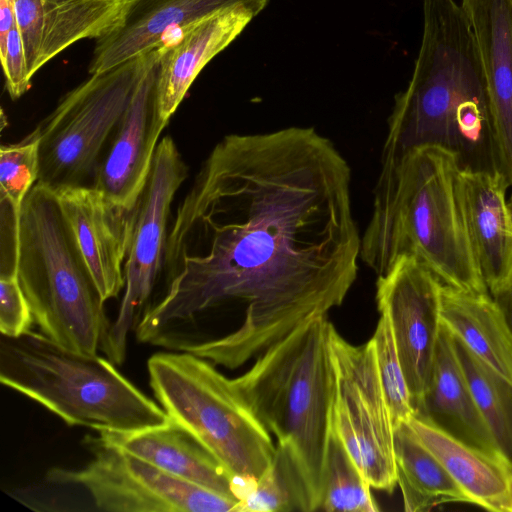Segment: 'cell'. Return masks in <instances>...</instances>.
I'll return each mask as SVG.
<instances>
[{
    "label": "cell",
    "mask_w": 512,
    "mask_h": 512,
    "mask_svg": "<svg viewBox=\"0 0 512 512\" xmlns=\"http://www.w3.org/2000/svg\"><path fill=\"white\" fill-rule=\"evenodd\" d=\"M441 286L438 277L411 255L401 256L377 276V309L390 320L414 413L428 388L440 336Z\"/></svg>",
    "instance_id": "cell-12"
},
{
    "label": "cell",
    "mask_w": 512,
    "mask_h": 512,
    "mask_svg": "<svg viewBox=\"0 0 512 512\" xmlns=\"http://www.w3.org/2000/svg\"><path fill=\"white\" fill-rule=\"evenodd\" d=\"M487 94L474 37L455 0H423V33L412 77L395 96L381 161L423 147L450 150L457 117Z\"/></svg>",
    "instance_id": "cell-6"
},
{
    "label": "cell",
    "mask_w": 512,
    "mask_h": 512,
    "mask_svg": "<svg viewBox=\"0 0 512 512\" xmlns=\"http://www.w3.org/2000/svg\"><path fill=\"white\" fill-rule=\"evenodd\" d=\"M327 315L308 319L232 379L251 411L277 438L299 480L305 512L321 508L333 402Z\"/></svg>",
    "instance_id": "cell-3"
},
{
    "label": "cell",
    "mask_w": 512,
    "mask_h": 512,
    "mask_svg": "<svg viewBox=\"0 0 512 512\" xmlns=\"http://www.w3.org/2000/svg\"><path fill=\"white\" fill-rule=\"evenodd\" d=\"M394 462L405 511H427L444 503H469L444 466L418 439L408 421L394 425Z\"/></svg>",
    "instance_id": "cell-24"
},
{
    "label": "cell",
    "mask_w": 512,
    "mask_h": 512,
    "mask_svg": "<svg viewBox=\"0 0 512 512\" xmlns=\"http://www.w3.org/2000/svg\"><path fill=\"white\" fill-rule=\"evenodd\" d=\"M0 381L69 426L128 433L170 420L109 359L70 350L31 330L1 336Z\"/></svg>",
    "instance_id": "cell-5"
},
{
    "label": "cell",
    "mask_w": 512,
    "mask_h": 512,
    "mask_svg": "<svg viewBox=\"0 0 512 512\" xmlns=\"http://www.w3.org/2000/svg\"><path fill=\"white\" fill-rule=\"evenodd\" d=\"M264 9L239 5L215 13L178 31L161 46L156 74V105L168 124L202 69L227 48Z\"/></svg>",
    "instance_id": "cell-17"
},
{
    "label": "cell",
    "mask_w": 512,
    "mask_h": 512,
    "mask_svg": "<svg viewBox=\"0 0 512 512\" xmlns=\"http://www.w3.org/2000/svg\"><path fill=\"white\" fill-rule=\"evenodd\" d=\"M333 366L331 426L372 488L397 485L394 425L380 382L372 340L354 345L330 327Z\"/></svg>",
    "instance_id": "cell-9"
},
{
    "label": "cell",
    "mask_w": 512,
    "mask_h": 512,
    "mask_svg": "<svg viewBox=\"0 0 512 512\" xmlns=\"http://www.w3.org/2000/svg\"><path fill=\"white\" fill-rule=\"evenodd\" d=\"M14 262L34 322L73 351H103L111 327L104 299L62 213L56 193L37 183L13 219Z\"/></svg>",
    "instance_id": "cell-4"
},
{
    "label": "cell",
    "mask_w": 512,
    "mask_h": 512,
    "mask_svg": "<svg viewBox=\"0 0 512 512\" xmlns=\"http://www.w3.org/2000/svg\"><path fill=\"white\" fill-rule=\"evenodd\" d=\"M452 339L479 412L500 456L512 468V382L477 357L460 339L454 335Z\"/></svg>",
    "instance_id": "cell-25"
},
{
    "label": "cell",
    "mask_w": 512,
    "mask_h": 512,
    "mask_svg": "<svg viewBox=\"0 0 512 512\" xmlns=\"http://www.w3.org/2000/svg\"><path fill=\"white\" fill-rule=\"evenodd\" d=\"M98 433L104 441L176 478L239 501L233 480L222 465L194 436L172 419L165 425L134 432Z\"/></svg>",
    "instance_id": "cell-21"
},
{
    "label": "cell",
    "mask_w": 512,
    "mask_h": 512,
    "mask_svg": "<svg viewBox=\"0 0 512 512\" xmlns=\"http://www.w3.org/2000/svg\"><path fill=\"white\" fill-rule=\"evenodd\" d=\"M408 423L469 503L490 511L512 512V468L502 457L465 444L419 417H411Z\"/></svg>",
    "instance_id": "cell-22"
},
{
    "label": "cell",
    "mask_w": 512,
    "mask_h": 512,
    "mask_svg": "<svg viewBox=\"0 0 512 512\" xmlns=\"http://www.w3.org/2000/svg\"><path fill=\"white\" fill-rule=\"evenodd\" d=\"M512 337V275L505 285L491 293Z\"/></svg>",
    "instance_id": "cell-32"
},
{
    "label": "cell",
    "mask_w": 512,
    "mask_h": 512,
    "mask_svg": "<svg viewBox=\"0 0 512 512\" xmlns=\"http://www.w3.org/2000/svg\"><path fill=\"white\" fill-rule=\"evenodd\" d=\"M371 340L374 345L380 382L389 406L393 425L400 421H408L415 413L391 323L385 313H380Z\"/></svg>",
    "instance_id": "cell-28"
},
{
    "label": "cell",
    "mask_w": 512,
    "mask_h": 512,
    "mask_svg": "<svg viewBox=\"0 0 512 512\" xmlns=\"http://www.w3.org/2000/svg\"><path fill=\"white\" fill-rule=\"evenodd\" d=\"M0 58L6 90L12 100H17L31 87L22 39L17 25L9 32L6 41L0 45Z\"/></svg>",
    "instance_id": "cell-31"
},
{
    "label": "cell",
    "mask_w": 512,
    "mask_h": 512,
    "mask_svg": "<svg viewBox=\"0 0 512 512\" xmlns=\"http://www.w3.org/2000/svg\"><path fill=\"white\" fill-rule=\"evenodd\" d=\"M27 74L83 39H98L119 21L128 0H13Z\"/></svg>",
    "instance_id": "cell-16"
},
{
    "label": "cell",
    "mask_w": 512,
    "mask_h": 512,
    "mask_svg": "<svg viewBox=\"0 0 512 512\" xmlns=\"http://www.w3.org/2000/svg\"><path fill=\"white\" fill-rule=\"evenodd\" d=\"M456 155L423 146L381 161L360 259L377 276L411 255L445 285L489 292L467 237L456 194Z\"/></svg>",
    "instance_id": "cell-2"
},
{
    "label": "cell",
    "mask_w": 512,
    "mask_h": 512,
    "mask_svg": "<svg viewBox=\"0 0 512 512\" xmlns=\"http://www.w3.org/2000/svg\"><path fill=\"white\" fill-rule=\"evenodd\" d=\"M93 454L79 469L55 467L47 481L87 491L106 512H238L239 501L176 478L98 437H87Z\"/></svg>",
    "instance_id": "cell-10"
},
{
    "label": "cell",
    "mask_w": 512,
    "mask_h": 512,
    "mask_svg": "<svg viewBox=\"0 0 512 512\" xmlns=\"http://www.w3.org/2000/svg\"><path fill=\"white\" fill-rule=\"evenodd\" d=\"M440 314L452 335L512 382V337L489 292H471L442 283Z\"/></svg>",
    "instance_id": "cell-23"
},
{
    "label": "cell",
    "mask_w": 512,
    "mask_h": 512,
    "mask_svg": "<svg viewBox=\"0 0 512 512\" xmlns=\"http://www.w3.org/2000/svg\"><path fill=\"white\" fill-rule=\"evenodd\" d=\"M510 185L499 173L460 169L456 194L470 247L489 291L512 275V224L505 193Z\"/></svg>",
    "instance_id": "cell-18"
},
{
    "label": "cell",
    "mask_w": 512,
    "mask_h": 512,
    "mask_svg": "<svg viewBox=\"0 0 512 512\" xmlns=\"http://www.w3.org/2000/svg\"><path fill=\"white\" fill-rule=\"evenodd\" d=\"M304 511L302 491L288 459L276 449L270 467L240 501L238 512Z\"/></svg>",
    "instance_id": "cell-27"
},
{
    "label": "cell",
    "mask_w": 512,
    "mask_h": 512,
    "mask_svg": "<svg viewBox=\"0 0 512 512\" xmlns=\"http://www.w3.org/2000/svg\"><path fill=\"white\" fill-rule=\"evenodd\" d=\"M361 237L351 169L311 127L229 134L202 163L169 228L167 288L142 314L139 341L212 309L239 316L230 334L180 345L235 369L308 319L344 302Z\"/></svg>",
    "instance_id": "cell-1"
},
{
    "label": "cell",
    "mask_w": 512,
    "mask_h": 512,
    "mask_svg": "<svg viewBox=\"0 0 512 512\" xmlns=\"http://www.w3.org/2000/svg\"><path fill=\"white\" fill-rule=\"evenodd\" d=\"M187 175V166L176 143L170 136L163 137L156 147L147 182L136 205L124 265V294L103 349L114 364L124 361L128 331L146 310L166 267L171 205Z\"/></svg>",
    "instance_id": "cell-11"
},
{
    "label": "cell",
    "mask_w": 512,
    "mask_h": 512,
    "mask_svg": "<svg viewBox=\"0 0 512 512\" xmlns=\"http://www.w3.org/2000/svg\"><path fill=\"white\" fill-rule=\"evenodd\" d=\"M160 54L161 47L137 86L92 185L127 209L137 205L151 170L159 136L167 126L160 119L156 105Z\"/></svg>",
    "instance_id": "cell-14"
},
{
    "label": "cell",
    "mask_w": 512,
    "mask_h": 512,
    "mask_svg": "<svg viewBox=\"0 0 512 512\" xmlns=\"http://www.w3.org/2000/svg\"><path fill=\"white\" fill-rule=\"evenodd\" d=\"M62 213L104 301L125 287L127 258L136 207L127 209L94 186L55 192Z\"/></svg>",
    "instance_id": "cell-13"
},
{
    "label": "cell",
    "mask_w": 512,
    "mask_h": 512,
    "mask_svg": "<svg viewBox=\"0 0 512 512\" xmlns=\"http://www.w3.org/2000/svg\"><path fill=\"white\" fill-rule=\"evenodd\" d=\"M34 322L29 302L21 287L16 268L0 275V331L18 337L31 330Z\"/></svg>",
    "instance_id": "cell-30"
},
{
    "label": "cell",
    "mask_w": 512,
    "mask_h": 512,
    "mask_svg": "<svg viewBox=\"0 0 512 512\" xmlns=\"http://www.w3.org/2000/svg\"><path fill=\"white\" fill-rule=\"evenodd\" d=\"M507 204H508V210H509V215H510L511 224H512V194H511L509 200L507 201Z\"/></svg>",
    "instance_id": "cell-33"
},
{
    "label": "cell",
    "mask_w": 512,
    "mask_h": 512,
    "mask_svg": "<svg viewBox=\"0 0 512 512\" xmlns=\"http://www.w3.org/2000/svg\"><path fill=\"white\" fill-rule=\"evenodd\" d=\"M414 416L465 444L500 456L474 400L456 354L452 335L443 324L429 385Z\"/></svg>",
    "instance_id": "cell-20"
},
{
    "label": "cell",
    "mask_w": 512,
    "mask_h": 512,
    "mask_svg": "<svg viewBox=\"0 0 512 512\" xmlns=\"http://www.w3.org/2000/svg\"><path fill=\"white\" fill-rule=\"evenodd\" d=\"M484 77L500 172L512 185V0H461Z\"/></svg>",
    "instance_id": "cell-19"
},
{
    "label": "cell",
    "mask_w": 512,
    "mask_h": 512,
    "mask_svg": "<svg viewBox=\"0 0 512 512\" xmlns=\"http://www.w3.org/2000/svg\"><path fill=\"white\" fill-rule=\"evenodd\" d=\"M371 485L331 426L321 508L327 512H377Z\"/></svg>",
    "instance_id": "cell-26"
},
{
    "label": "cell",
    "mask_w": 512,
    "mask_h": 512,
    "mask_svg": "<svg viewBox=\"0 0 512 512\" xmlns=\"http://www.w3.org/2000/svg\"><path fill=\"white\" fill-rule=\"evenodd\" d=\"M147 369L161 407L222 465L240 501L273 462L271 434L210 361L186 351L157 353Z\"/></svg>",
    "instance_id": "cell-7"
},
{
    "label": "cell",
    "mask_w": 512,
    "mask_h": 512,
    "mask_svg": "<svg viewBox=\"0 0 512 512\" xmlns=\"http://www.w3.org/2000/svg\"><path fill=\"white\" fill-rule=\"evenodd\" d=\"M38 177L39 140L32 132L19 143L0 147L1 201L10 206L14 221Z\"/></svg>",
    "instance_id": "cell-29"
},
{
    "label": "cell",
    "mask_w": 512,
    "mask_h": 512,
    "mask_svg": "<svg viewBox=\"0 0 512 512\" xmlns=\"http://www.w3.org/2000/svg\"><path fill=\"white\" fill-rule=\"evenodd\" d=\"M269 0H128L117 24L96 39L90 75L104 72L161 46L168 32L239 6L265 9Z\"/></svg>",
    "instance_id": "cell-15"
},
{
    "label": "cell",
    "mask_w": 512,
    "mask_h": 512,
    "mask_svg": "<svg viewBox=\"0 0 512 512\" xmlns=\"http://www.w3.org/2000/svg\"><path fill=\"white\" fill-rule=\"evenodd\" d=\"M157 47L69 91L32 133L39 140L37 183L57 192L92 186L100 162Z\"/></svg>",
    "instance_id": "cell-8"
}]
</instances>
